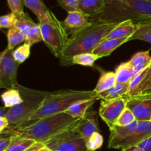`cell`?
<instances>
[{
    "instance_id": "26",
    "label": "cell",
    "mask_w": 151,
    "mask_h": 151,
    "mask_svg": "<svg viewBox=\"0 0 151 151\" xmlns=\"http://www.w3.org/2000/svg\"><path fill=\"white\" fill-rule=\"evenodd\" d=\"M35 143L37 142L34 140L24 138L17 134L6 151H27Z\"/></svg>"
},
{
    "instance_id": "45",
    "label": "cell",
    "mask_w": 151,
    "mask_h": 151,
    "mask_svg": "<svg viewBox=\"0 0 151 151\" xmlns=\"http://www.w3.org/2000/svg\"><path fill=\"white\" fill-rule=\"evenodd\" d=\"M150 121H151V120H150Z\"/></svg>"
},
{
    "instance_id": "30",
    "label": "cell",
    "mask_w": 151,
    "mask_h": 151,
    "mask_svg": "<svg viewBox=\"0 0 151 151\" xmlns=\"http://www.w3.org/2000/svg\"><path fill=\"white\" fill-rule=\"evenodd\" d=\"M100 58L99 56L94 53H82L74 56L72 58V65H81L83 66L93 67L96 60Z\"/></svg>"
},
{
    "instance_id": "22",
    "label": "cell",
    "mask_w": 151,
    "mask_h": 151,
    "mask_svg": "<svg viewBox=\"0 0 151 151\" xmlns=\"http://www.w3.org/2000/svg\"><path fill=\"white\" fill-rule=\"evenodd\" d=\"M116 83V81L115 72H103V71L94 91L97 94H100L114 86Z\"/></svg>"
},
{
    "instance_id": "11",
    "label": "cell",
    "mask_w": 151,
    "mask_h": 151,
    "mask_svg": "<svg viewBox=\"0 0 151 151\" xmlns=\"http://www.w3.org/2000/svg\"><path fill=\"white\" fill-rule=\"evenodd\" d=\"M61 24L69 41L72 37L91 26L92 23L90 22L89 17L80 11H73L68 13L67 17L64 21L61 22Z\"/></svg>"
},
{
    "instance_id": "5",
    "label": "cell",
    "mask_w": 151,
    "mask_h": 151,
    "mask_svg": "<svg viewBox=\"0 0 151 151\" xmlns=\"http://www.w3.org/2000/svg\"><path fill=\"white\" fill-rule=\"evenodd\" d=\"M97 96V94L94 90L92 91L62 90V91L51 92V94L45 99L40 109L31 116L27 123L56 114L63 113L75 103L83 100H90Z\"/></svg>"
},
{
    "instance_id": "3",
    "label": "cell",
    "mask_w": 151,
    "mask_h": 151,
    "mask_svg": "<svg viewBox=\"0 0 151 151\" xmlns=\"http://www.w3.org/2000/svg\"><path fill=\"white\" fill-rule=\"evenodd\" d=\"M81 120L63 112L29 122L16 131L21 137L45 145L59 134L75 128Z\"/></svg>"
},
{
    "instance_id": "37",
    "label": "cell",
    "mask_w": 151,
    "mask_h": 151,
    "mask_svg": "<svg viewBox=\"0 0 151 151\" xmlns=\"http://www.w3.org/2000/svg\"><path fill=\"white\" fill-rule=\"evenodd\" d=\"M15 22H16V15L13 13L4 15L0 18V27L10 29L15 26Z\"/></svg>"
},
{
    "instance_id": "36",
    "label": "cell",
    "mask_w": 151,
    "mask_h": 151,
    "mask_svg": "<svg viewBox=\"0 0 151 151\" xmlns=\"http://www.w3.org/2000/svg\"><path fill=\"white\" fill-rule=\"evenodd\" d=\"M59 5L68 13L78 10V4L80 0H57Z\"/></svg>"
},
{
    "instance_id": "16",
    "label": "cell",
    "mask_w": 151,
    "mask_h": 151,
    "mask_svg": "<svg viewBox=\"0 0 151 151\" xmlns=\"http://www.w3.org/2000/svg\"><path fill=\"white\" fill-rule=\"evenodd\" d=\"M105 7V0H80L78 10L88 17L102 13Z\"/></svg>"
},
{
    "instance_id": "39",
    "label": "cell",
    "mask_w": 151,
    "mask_h": 151,
    "mask_svg": "<svg viewBox=\"0 0 151 151\" xmlns=\"http://www.w3.org/2000/svg\"><path fill=\"white\" fill-rule=\"evenodd\" d=\"M148 67L146 68L144 70L141 71L140 72H139L138 74H137V75L133 78V79L131 80V81L130 82V91L137 88V87L141 83L142 81L145 79L146 75H147V70H148Z\"/></svg>"
},
{
    "instance_id": "43",
    "label": "cell",
    "mask_w": 151,
    "mask_h": 151,
    "mask_svg": "<svg viewBox=\"0 0 151 151\" xmlns=\"http://www.w3.org/2000/svg\"><path fill=\"white\" fill-rule=\"evenodd\" d=\"M122 151H144V150H142L141 148L137 147V145H134V146H130V147L122 149Z\"/></svg>"
},
{
    "instance_id": "19",
    "label": "cell",
    "mask_w": 151,
    "mask_h": 151,
    "mask_svg": "<svg viewBox=\"0 0 151 151\" xmlns=\"http://www.w3.org/2000/svg\"><path fill=\"white\" fill-rule=\"evenodd\" d=\"M130 92V82L128 83H116L114 86L110 89L97 94L100 100H111L114 99L124 97Z\"/></svg>"
},
{
    "instance_id": "33",
    "label": "cell",
    "mask_w": 151,
    "mask_h": 151,
    "mask_svg": "<svg viewBox=\"0 0 151 151\" xmlns=\"http://www.w3.org/2000/svg\"><path fill=\"white\" fill-rule=\"evenodd\" d=\"M16 131H5L0 134V151H6L17 135Z\"/></svg>"
},
{
    "instance_id": "20",
    "label": "cell",
    "mask_w": 151,
    "mask_h": 151,
    "mask_svg": "<svg viewBox=\"0 0 151 151\" xmlns=\"http://www.w3.org/2000/svg\"><path fill=\"white\" fill-rule=\"evenodd\" d=\"M138 125V121L136 120L133 123L130 124L125 126H120V125H114L111 128H110V137H109V143L113 142L119 141L132 134L137 128Z\"/></svg>"
},
{
    "instance_id": "42",
    "label": "cell",
    "mask_w": 151,
    "mask_h": 151,
    "mask_svg": "<svg viewBox=\"0 0 151 151\" xmlns=\"http://www.w3.org/2000/svg\"><path fill=\"white\" fill-rule=\"evenodd\" d=\"M8 111L9 109L6 108L4 106L0 108V118H7L8 116Z\"/></svg>"
},
{
    "instance_id": "2",
    "label": "cell",
    "mask_w": 151,
    "mask_h": 151,
    "mask_svg": "<svg viewBox=\"0 0 151 151\" xmlns=\"http://www.w3.org/2000/svg\"><path fill=\"white\" fill-rule=\"evenodd\" d=\"M119 23H92L69 39L65 47L59 62L61 66L72 65L74 56L82 53H92L105 38Z\"/></svg>"
},
{
    "instance_id": "6",
    "label": "cell",
    "mask_w": 151,
    "mask_h": 151,
    "mask_svg": "<svg viewBox=\"0 0 151 151\" xmlns=\"http://www.w3.org/2000/svg\"><path fill=\"white\" fill-rule=\"evenodd\" d=\"M39 22L43 41L50 51L58 58H60L69 41V38L65 33L61 22L58 20L54 13L49 10L45 16Z\"/></svg>"
},
{
    "instance_id": "28",
    "label": "cell",
    "mask_w": 151,
    "mask_h": 151,
    "mask_svg": "<svg viewBox=\"0 0 151 151\" xmlns=\"http://www.w3.org/2000/svg\"><path fill=\"white\" fill-rule=\"evenodd\" d=\"M7 48L11 50H13L18 44L25 41L26 39L24 33L15 27L8 29L7 32Z\"/></svg>"
},
{
    "instance_id": "38",
    "label": "cell",
    "mask_w": 151,
    "mask_h": 151,
    "mask_svg": "<svg viewBox=\"0 0 151 151\" xmlns=\"http://www.w3.org/2000/svg\"><path fill=\"white\" fill-rule=\"evenodd\" d=\"M23 0H7L9 8L11 10V13L16 15H22L24 13L22 5Z\"/></svg>"
},
{
    "instance_id": "4",
    "label": "cell",
    "mask_w": 151,
    "mask_h": 151,
    "mask_svg": "<svg viewBox=\"0 0 151 151\" xmlns=\"http://www.w3.org/2000/svg\"><path fill=\"white\" fill-rule=\"evenodd\" d=\"M17 88L23 99V103L9 109L7 120L9 127L6 131H16L26 125L31 116L40 109L50 91L34 90L18 84Z\"/></svg>"
},
{
    "instance_id": "29",
    "label": "cell",
    "mask_w": 151,
    "mask_h": 151,
    "mask_svg": "<svg viewBox=\"0 0 151 151\" xmlns=\"http://www.w3.org/2000/svg\"><path fill=\"white\" fill-rule=\"evenodd\" d=\"M16 15V14H15ZM36 24L29 18L27 13H24L22 15H16V22H15V27L18 28L24 33L26 35Z\"/></svg>"
},
{
    "instance_id": "24",
    "label": "cell",
    "mask_w": 151,
    "mask_h": 151,
    "mask_svg": "<svg viewBox=\"0 0 151 151\" xmlns=\"http://www.w3.org/2000/svg\"><path fill=\"white\" fill-rule=\"evenodd\" d=\"M138 29L137 32L131 37L130 41L141 40L151 44V19L137 23Z\"/></svg>"
},
{
    "instance_id": "8",
    "label": "cell",
    "mask_w": 151,
    "mask_h": 151,
    "mask_svg": "<svg viewBox=\"0 0 151 151\" xmlns=\"http://www.w3.org/2000/svg\"><path fill=\"white\" fill-rule=\"evenodd\" d=\"M13 50L7 47L0 55V88L7 90L18 85L17 74L19 63L14 59Z\"/></svg>"
},
{
    "instance_id": "34",
    "label": "cell",
    "mask_w": 151,
    "mask_h": 151,
    "mask_svg": "<svg viewBox=\"0 0 151 151\" xmlns=\"http://www.w3.org/2000/svg\"><path fill=\"white\" fill-rule=\"evenodd\" d=\"M25 36H26L25 42L27 43V44H29L31 46L34 44L43 41L42 34H41V28H40L39 24H36V25Z\"/></svg>"
},
{
    "instance_id": "9",
    "label": "cell",
    "mask_w": 151,
    "mask_h": 151,
    "mask_svg": "<svg viewBox=\"0 0 151 151\" xmlns=\"http://www.w3.org/2000/svg\"><path fill=\"white\" fill-rule=\"evenodd\" d=\"M127 102L128 97H126L111 100H102L99 109V115L107 124L109 129L116 125L119 116L127 107Z\"/></svg>"
},
{
    "instance_id": "32",
    "label": "cell",
    "mask_w": 151,
    "mask_h": 151,
    "mask_svg": "<svg viewBox=\"0 0 151 151\" xmlns=\"http://www.w3.org/2000/svg\"><path fill=\"white\" fill-rule=\"evenodd\" d=\"M103 137L100 132H96L86 142L87 150L88 151H96L103 146Z\"/></svg>"
},
{
    "instance_id": "10",
    "label": "cell",
    "mask_w": 151,
    "mask_h": 151,
    "mask_svg": "<svg viewBox=\"0 0 151 151\" xmlns=\"http://www.w3.org/2000/svg\"><path fill=\"white\" fill-rule=\"evenodd\" d=\"M151 136V121H138L135 131L126 138L109 143L111 149H123L130 146L137 145Z\"/></svg>"
},
{
    "instance_id": "7",
    "label": "cell",
    "mask_w": 151,
    "mask_h": 151,
    "mask_svg": "<svg viewBox=\"0 0 151 151\" xmlns=\"http://www.w3.org/2000/svg\"><path fill=\"white\" fill-rule=\"evenodd\" d=\"M51 151H88L86 141L75 128L54 137L45 144Z\"/></svg>"
},
{
    "instance_id": "31",
    "label": "cell",
    "mask_w": 151,
    "mask_h": 151,
    "mask_svg": "<svg viewBox=\"0 0 151 151\" xmlns=\"http://www.w3.org/2000/svg\"><path fill=\"white\" fill-rule=\"evenodd\" d=\"M31 45L25 42L13 51V55L15 60L21 64L24 63L30 55Z\"/></svg>"
},
{
    "instance_id": "14",
    "label": "cell",
    "mask_w": 151,
    "mask_h": 151,
    "mask_svg": "<svg viewBox=\"0 0 151 151\" xmlns=\"http://www.w3.org/2000/svg\"><path fill=\"white\" fill-rule=\"evenodd\" d=\"M130 38H131L130 37H127V38L105 40L99 44L98 47L94 50L92 53L99 56L100 58L109 56L111 54L112 52H114L116 49L120 47L122 44L129 41Z\"/></svg>"
},
{
    "instance_id": "17",
    "label": "cell",
    "mask_w": 151,
    "mask_h": 151,
    "mask_svg": "<svg viewBox=\"0 0 151 151\" xmlns=\"http://www.w3.org/2000/svg\"><path fill=\"white\" fill-rule=\"evenodd\" d=\"M125 97L128 98L135 97L151 99V64L148 67L145 79L137 88L130 91Z\"/></svg>"
},
{
    "instance_id": "35",
    "label": "cell",
    "mask_w": 151,
    "mask_h": 151,
    "mask_svg": "<svg viewBox=\"0 0 151 151\" xmlns=\"http://www.w3.org/2000/svg\"><path fill=\"white\" fill-rule=\"evenodd\" d=\"M136 120H137V119H136L133 112L126 107L125 110L122 111V113L121 114L119 119L116 121V125H120V126H125V125H128L133 123Z\"/></svg>"
},
{
    "instance_id": "18",
    "label": "cell",
    "mask_w": 151,
    "mask_h": 151,
    "mask_svg": "<svg viewBox=\"0 0 151 151\" xmlns=\"http://www.w3.org/2000/svg\"><path fill=\"white\" fill-rule=\"evenodd\" d=\"M98 100H100L99 96L91 98L90 100H83V101L78 102L72 105L69 109L65 111L67 114L73 116L75 118L83 119L86 116L87 114V110Z\"/></svg>"
},
{
    "instance_id": "44",
    "label": "cell",
    "mask_w": 151,
    "mask_h": 151,
    "mask_svg": "<svg viewBox=\"0 0 151 151\" xmlns=\"http://www.w3.org/2000/svg\"><path fill=\"white\" fill-rule=\"evenodd\" d=\"M38 151H51V150H50V148H49V147H47V146L44 145V147H42L41 148H40Z\"/></svg>"
},
{
    "instance_id": "40",
    "label": "cell",
    "mask_w": 151,
    "mask_h": 151,
    "mask_svg": "<svg viewBox=\"0 0 151 151\" xmlns=\"http://www.w3.org/2000/svg\"><path fill=\"white\" fill-rule=\"evenodd\" d=\"M137 146L144 151H151V136L137 144Z\"/></svg>"
},
{
    "instance_id": "12",
    "label": "cell",
    "mask_w": 151,
    "mask_h": 151,
    "mask_svg": "<svg viewBox=\"0 0 151 151\" xmlns=\"http://www.w3.org/2000/svg\"><path fill=\"white\" fill-rule=\"evenodd\" d=\"M127 108L133 112L137 121L151 120V99L128 97Z\"/></svg>"
},
{
    "instance_id": "21",
    "label": "cell",
    "mask_w": 151,
    "mask_h": 151,
    "mask_svg": "<svg viewBox=\"0 0 151 151\" xmlns=\"http://www.w3.org/2000/svg\"><path fill=\"white\" fill-rule=\"evenodd\" d=\"M134 67L135 75L148 67L151 64V56L149 51L139 52L134 55L131 60L128 61Z\"/></svg>"
},
{
    "instance_id": "13",
    "label": "cell",
    "mask_w": 151,
    "mask_h": 151,
    "mask_svg": "<svg viewBox=\"0 0 151 151\" xmlns=\"http://www.w3.org/2000/svg\"><path fill=\"white\" fill-rule=\"evenodd\" d=\"M75 130L86 142L94 133L100 132L98 126L97 113L91 111L86 114L85 117L75 127Z\"/></svg>"
},
{
    "instance_id": "25",
    "label": "cell",
    "mask_w": 151,
    "mask_h": 151,
    "mask_svg": "<svg viewBox=\"0 0 151 151\" xmlns=\"http://www.w3.org/2000/svg\"><path fill=\"white\" fill-rule=\"evenodd\" d=\"M1 100L4 107L8 109L23 103V99L17 88H12L4 91L1 94Z\"/></svg>"
},
{
    "instance_id": "1",
    "label": "cell",
    "mask_w": 151,
    "mask_h": 151,
    "mask_svg": "<svg viewBox=\"0 0 151 151\" xmlns=\"http://www.w3.org/2000/svg\"><path fill=\"white\" fill-rule=\"evenodd\" d=\"M151 19V0H105L103 12L90 17L91 23H134Z\"/></svg>"
},
{
    "instance_id": "23",
    "label": "cell",
    "mask_w": 151,
    "mask_h": 151,
    "mask_svg": "<svg viewBox=\"0 0 151 151\" xmlns=\"http://www.w3.org/2000/svg\"><path fill=\"white\" fill-rule=\"evenodd\" d=\"M115 75L116 83H128L135 76L134 67L128 61L120 63L116 68Z\"/></svg>"
},
{
    "instance_id": "27",
    "label": "cell",
    "mask_w": 151,
    "mask_h": 151,
    "mask_svg": "<svg viewBox=\"0 0 151 151\" xmlns=\"http://www.w3.org/2000/svg\"><path fill=\"white\" fill-rule=\"evenodd\" d=\"M23 1L24 5L37 16L38 20L43 19L49 12L42 0H23Z\"/></svg>"
},
{
    "instance_id": "15",
    "label": "cell",
    "mask_w": 151,
    "mask_h": 151,
    "mask_svg": "<svg viewBox=\"0 0 151 151\" xmlns=\"http://www.w3.org/2000/svg\"><path fill=\"white\" fill-rule=\"evenodd\" d=\"M137 29H138L137 23H134L133 21H126V22H122V23H119L105 38V40L127 38V37L131 38L137 32Z\"/></svg>"
},
{
    "instance_id": "41",
    "label": "cell",
    "mask_w": 151,
    "mask_h": 151,
    "mask_svg": "<svg viewBox=\"0 0 151 151\" xmlns=\"http://www.w3.org/2000/svg\"><path fill=\"white\" fill-rule=\"evenodd\" d=\"M9 122L7 118H0V134L8 128Z\"/></svg>"
}]
</instances>
